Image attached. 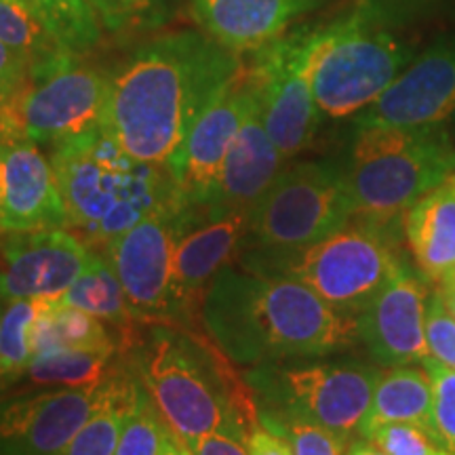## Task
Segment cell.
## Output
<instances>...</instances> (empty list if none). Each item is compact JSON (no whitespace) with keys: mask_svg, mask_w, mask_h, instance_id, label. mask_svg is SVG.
I'll return each mask as SVG.
<instances>
[{"mask_svg":"<svg viewBox=\"0 0 455 455\" xmlns=\"http://www.w3.org/2000/svg\"><path fill=\"white\" fill-rule=\"evenodd\" d=\"M432 384L430 375L418 365L388 367L379 373L371 405L361 422L358 435L365 439L369 432L384 424H419L430 430ZM432 432V430H430Z\"/></svg>","mask_w":455,"mask_h":455,"instance_id":"603a6c76","label":"cell"},{"mask_svg":"<svg viewBox=\"0 0 455 455\" xmlns=\"http://www.w3.org/2000/svg\"><path fill=\"white\" fill-rule=\"evenodd\" d=\"M251 430L226 428L209 432L192 443L195 455H247V436Z\"/></svg>","mask_w":455,"mask_h":455,"instance_id":"8d00e7d4","label":"cell"},{"mask_svg":"<svg viewBox=\"0 0 455 455\" xmlns=\"http://www.w3.org/2000/svg\"><path fill=\"white\" fill-rule=\"evenodd\" d=\"M428 289L405 264L358 315V338L382 367L422 363L430 356L426 341Z\"/></svg>","mask_w":455,"mask_h":455,"instance_id":"e0dca14e","label":"cell"},{"mask_svg":"<svg viewBox=\"0 0 455 455\" xmlns=\"http://www.w3.org/2000/svg\"><path fill=\"white\" fill-rule=\"evenodd\" d=\"M379 369L365 363H266L249 373L259 409L323 426L350 441L371 405Z\"/></svg>","mask_w":455,"mask_h":455,"instance_id":"52a82bcc","label":"cell"},{"mask_svg":"<svg viewBox=\"0 0 455 455\" xmlns=\"http://www.w3.org/2000/svg\"><path fill=\"white\" fill-rule=\"evenodd\" d=\"M329 0H188V7L213 41L235 53H253L275 41L299 17L323 9Z\"/></svg>","mask_w":455,"mask_h":455,"instance_id":"ffe728a7","label":"cell"},{"mask_svg":"<svg viewBox=\"0 0 455 455\" xmlns=\"http://www.w3.org/2000/svg\"><path fill=\"white\" fill-rule=\"evenodd\" d=\"M55 299L60 304L89 312L108 325H116L121 329H131L133 321H138L131 312L121 278L116 276L112 264L93 253H91L89 264L84 266L81 276L70 284V289L64 295Z\"/></svg>","mask_w":455,"mask_h":455,"instance_id":"d4e9b609","label":"cell"},{"mask_svg":"<svg viewBox=\"0 0 455 455\" xmlns=\"http://www.w3.org/2000/svg\"><path fill=\"white\" fill-rule=\"evenodd\" d=\"M426 341L435 361L455 369V315L439 291L428 295L426 308Z\"/></svg>","mask_w":455,"mask_h":455,"instance_id":"d590c367","label":"cell"},{"mask_svg":"<svg viewBox=\"0 0 455 455\" xmlns=\"http://www.w3.org/2000/svg\"><path fill=\"white\" fill-rule=\"evenodd\" d=\"M32 60L13 47L0 43V87L20 89L30 74Z\"/></svg>","mask_w":455,"mask_h":455,"instance_id":"74e56055","label":"cell"},{"mask_svg":"<svg viewBox=\"0 0 455 455\" xmlns=\"http://www.w3.org/2000/svg\"><path fill=\"white\" fill-rule=\"evenodd\" d=\"M247 455H293V451L281 435L258 424L247 436Z\"/></svg>","mask_w":455,"mask_h":455,"instance_id":"ab89813d","label":"cell"},{"mask_svg":"<svg viewBox=\"0 0 455 455\" xmlns=\"http://www.w3.org/2000/svg\"><path fill=\"white\" fill-rule=\"evenodd\" d=\"M3 306H4V304H3V301H0V315H3Z\"/></svg>","mask_w":455,"mask_h":455,"instance_id":"f6af8a7d","label":"cell"},{"mask_svg":"<svg viewBox=\"0 0 455 455\" xmlns=\"http://www.w3.org/2000/svg\"><path fill=\"white\" fill-rule=\"evenodd\" d=\"M141 382L169 428L188 445L209 432L259 424L258 409L243 392L228 388L212 355L175 333H152L141 356Z\"/></svg>","mask_w":455,"mask_h":455,"instance_id":"5b68a950","label":"cell"},{"mask_svg":"<svg viewBox=\"0 0 455 455\" xmlns=\"http://www.w3.org/2000/svg\"><path fill=\"white\" fill-rule=\"evenodd\" d=\"M243 64V55L203 30L148 38L108 72L101 129L138 161L169 167L196 118Z\"/></svg>","mask_w":455,"mask_h":455,"instance_id":"6da1fadb","label":"cell"},{"mask_svg":"<svg viewBox=\"0 0 455 455\" xmlns=\"http://www.w3.org/2000/svg\"><path fill=\"white\" fill-rule=\"evenodd\" d=\"M355 218L344 169L331 161H301L283 169L249 220L264 251H293L341 230Z\"/></svg>","mask_w":455,"mask_h":455,"instance_id":"ba28073f","label":"cell"},{"mask_svg":"<svg viewBox=\"0 0 455 455\" xmlns=\"http://www.w3.org/2000/svg\"><path fill=\"white\" fill-rule=\"evenodd\" d=\"M455 123V38H443L355 118V129H447Z\"/></svg>","mask_w":455,"mask_h":455,"instance_id":"5bb4252c","label":"cell"},{"mask_svg":"<svg viewBox=\"0 0 455 455\" xmlns=\"http://www.w3.org/2000/svg\"><path fill=\"white\" fill-rule=\"evenodd\" d=\"M398 15L392 0H356L318 26L312 89L323 116H356L415 60L411 43L398 32Z\"/></svg>","mask_w":455,"mask_h":455,"instance_id":"3957f363","label":"cell"},{"mask_svg":"<svg viewBox=\"0 0 455 455\" xmlns=\"http://www.w3.org/2000/svg\"><path fill=\"white\" fill-rule=\"evenodd\" d=\"M258 419L261 426L281 435L291 445L293 455H344L346 443H348L344 436L323 426L268 411V409H258Z\"/></svg>","mask_w":455,"mask_h":455,"instance_id":"d6a6232c","label":"cell"},{"mask_svg":"<svg viewBox=\"0 0 455 455\" xmlns=\"http://www.w3.org/2000/svg\"><path fill=\"white\" fill-rule=\"evenodd\" d=\"M51 164L60 181L66 226L91 238L112 207L131 190L144 169L98 127L51 146Z\"/></svg>","mask_w":455,"mask_h":455,"instance_id":"8fae6325","label":"cell"},{"mask_svg":"<svg viewBox=\"0 0 455 455\" xmlns=\"http://www.w3.org/2000/svg\"><path fill=\"white\" fill-rule=\"evenodd\" d=\"M89 259L81 238L61 228L9 235L0 247V301L60 298Z\"/></svg>","mask_w":455,"mask_h":455,"instance_id":"2e32d148","label":"cell"},{"mask_svg":"<svg viewBox=\"0 0 455 455\" xmlns=\"http://www.w3.org/2000/svg\"><path fill=\"white\" fill-rule=\"evenodd\" d=\"M24 3L49 28L66 53H91L104 41L106 30L91 0H24Z\"/></svg>","mask_w":455,"mask_h":455,"instance_id":"484cf974","label":"cell"},{"mask_svg":"<svg viewBox=\"0 0 455 455\" xmlns=\"http://www.w3.org/2000/svg\"><path fill=\"white\" fill-rule=\"evenodd\" d=\"M106 325L101 318L81 308L60 304L57 299H43L34 325V356L61 348H116Z\"/></svg>","mask_w":455,"mask_h":455,"instance_id":"cb8c5ba5","label":"cell"},{"mask_svg":"<svg viewBox=\"0 0 455 455\" xmlns=\"http://www.w3.org/2000/svg\"><path fill=\"white\" fill-rule=\"evenodd\" d=\"M135 379L114 375L112 388L98 411L87 419L60 455H114L133 403Z\"/></svg>","mask_w":455,"mask_h":455,"instance_id":"4316f807","label":"cell"},{"mask_svg":"<svg viewBox=\"0 0 455 455\" xmlns=\"http://www.w3.org/2000/svg\"><path fill=\"white\" fill-rule=\"evenodd\" d=\"M20 3H24V0H20ZM24 4H26V3H24Z\"/></svg>","mask_w":455,"mask_h":455,"instance_id":"bcb514c9","label":"cell"},{"mask_svg":"<svg viewBox=\"0 0 455 455\" xmlns=\"http://www.w3.org/2000/svg\"><path fill=\"white\" fill-rule=\"evenodd\" d=\"M158 455H195V449L188 445V443L181 439L178 432L171 430L167 426Z\"/></svg>","mask_w":455,"mask_h":455,"instance_id":"60d3db41","label":"cell"},{"mask_svg":"<svg viewBox=\"0 0 455 455\" xmlns=\"http://www.w3.org/2000/svg\"><path fill=\"white\" fill-rule=\"evenodd\" d=\"M17 91L20 89L0 87V146L26 140L17 114Z\"/></svg>","mask_w":455,"mask_h":455,"instance_id":"f35d334b","label":"cell"},{"mask_svg":"<svg viewBox=\"0 0 455 455\" xmlns=\"http://www.w3.org/2000/svg\"><path fill=\"white\" fill-rule=\"evenodd\" d=\"M344 455H388V453L382 451V449L375 445L373 441L363 439L361 436V441L352 443V445L344 451Z\"/></svg>","mask_w":455,"mask_h":455,"instance_id":"b9f144b4","label":"cell"},{"mask_svg":"<svg viewBox=\"0 0 455 455\" xmlns=\"http://www.w3.org/2000/svg\"><path fill=\"white\" fill-rule=\"evenodd\" d=\"M180 203L156 209L106 244L108 261L138 321H163L178 312L173 293V255L181 221Z\"/></svg>","mask_w":455,"mask_h":455,"instance_id":"7c38bea8","label":"cell"},{"mask_svg":"<svg viewBox=\"0 0 455 455\" xmlns=\"http://www.w3.org/2000/svg\"><path fill=\"white\" fill-rule=\"evenodd\" d=\"M203 323L238 365L325 356L355 346L358 316L344 315L308 284L258 270H220L203 295Z\"/></svg>","mask_w":455,"mask_h":455,"instance_id":"7a4b0ae2","label":"cell"},{"mask_svg":"<svg viewBox=\"0 0 455 455\" xmlns=\"http://www.w3.org/2000/svg\"><path fill=\"white\" fill-rule=\"evenodd\" d=\"M432 384L430 430L447 449L455 453V369L426 356L422 361Z\"/></svg>","mask_w":455,"mask_h":455,"instance_id":"836d02e7","label":"cell"},{"mask_svg":"<svg viewBox=\"0 0 455 455\" xmlns=\"http://www.w3.org/2000/svg\"><path fill=\"white\" fill-rule=\"evenodd\" d=\"M66 226V207L51 158L38 144L0 146V235Z\"/></svg>","mask_w":455,"mask_h":455,"instance_id":"ac0fdd59","label":"cell"},{"mask_svg":"<svg viewBox=\"0 0 455 455\" xmlns=\"http://www.w3.org/2000/svg\"><path fill=\"white\" fill-rule=\"evenodd\" d=\"M272 275L298 278L344 315L358 316L403 266L388 224L361 220L293 251H266Z\"/></svg>","mask_w":455,"mask_h":455,"instance_id":"8992f818","label":"cell"},{"mask_svg":"<svg viewBox=\"0 0 455 455\" xmlns=\"http://www.w3.org/2000/svg\"><path fill=\"white\" fill-rule=\"evenodd\" d=\"M164 430H167V422L163 419L155 401L146 388H141L140 382H135L133 403H131V411L114 455H158Z\"/></svg>","mask_w":455,"mask_h":455,"instance_id":"1f68e13d","label":"cell"},{"mask_svg":"<svg viewBox=\"0 0 455 455\" xmlns=\"http://www.w3.org/2000/svg\"><path fill=\"white\" fill-rule=\"evenodd\" d=\"M284 161L287 158L278 152L264 127L258 89L221 167L212 203L204 209L212 213H243L251 220L261 196L284 169Z\"/></svg>","mask_w":455,"mask_h":455,"instance_id":"d6986e66","label":"cell"},{"mask_svg":"<svg viewBox=\"0 0 455 455\" xmlns=\"http://www.w3.org/2000/svg\"><path fill=\"white\" fill-rule=\"evenodd\" d=\"M405 235L426 278L441 281L455 270V173L409 209Z\"/></svg>","mask_w":455,"mask_h":455,"instance_id":"7402d4cb","label":"cell"},{"mask_svg":"<svg viewBox=\"0 0 455 455\" xmlns=\"http://www.w3.org/2000/svg\"><path fill=\"white\" fill-rule=\"evenodd\" d=\"M108 72L83 55L55 53L32 64L17 91V114L26 140L55 146L98 127L106 104Z\"/></svg>","mask_w":455,"mask_h":455,"instance_id":"30bf717a","label":"cell"},{"mask_svg":"<svg viewBox=\"0 0 455 455\" xmlns=\"http://www.w3.org/2000/svg\"><path fill=\"white\" fill-rule=\"evenodd\" d=\"M318 26L291 28L249 53V68L259 83L264 127L287 161L308 150L323 116L312 89Z\"/></svg>","mask_w":455,"mask_h":455,"instance_id":"9c48e42d","label":"cell"},{"mask_svg":"<svg viewBox=\"0 0 455 455\" xmlns=\"http://www.w3.org/2000/svg\"><path fill=\"white\" fill-rule=\"evenodd\" d=\"M439 284H441V289H439L441 298L445 299L447 308L455 315V270L449 272L445 278H441Z\"/></svg>","mask_w":455,"mask_h":455,"instance_id":"7bdbcfd3","label":"cell"},{"mask_svg":"<svg viewBox=\"0 0 455 455\" xmlns=\"http://www.w3.org/2000/svg\"><path fill=\"white\" fill-rule=\"evenodd\" d=\"M91 4L106 34L114 36L155 32L173 20L178 7L175 0H91Z\"/></svg>","mask_w":455,"mask_h":455,"instance_id":"4dcf8cb0","label":"cell"},{"mask_svg":"<svg viewBox=\"0 0 455 455\" xmlns=\"http://www.w3.org/2000/svg\"><path fill=\"white\" fill-rule=\"evenodd\" d=\"M3 384H4V379H3V375H0V388H3Z\"/></svg>","mask_w":455,"mask_h":455,"instance_id":"ee69618b","label":"cell"},{"mask_svg":"<svg viewBox=\"0 0 455 455\" xmlns=\"http://www.w3.org/2000/svg\"><path fill=\"white\" fill-rule=\"evenodd\" d=\"M258 78L249 64L204 108L181 148L169 163L181 209H204L212 203L221 167L238 129L258 95Z\"/></svg>","mask_w":455,"mask_h":455,"instance_id":"4fadbf2b","label":"cell"},{"mask_svg":"<svg viewBox=\"0 0 455 455\" xmlns=\"http://www.w3.org/2000/svg\"><path fill=\"white\" fill-rule=\"evenodd\" d=\"M203 224L192 228L181 218L173 255V293L181 306L190 304L201 291H207L221 268L249 230V218L243 213H212L201 209Z\"/></svg>","mask_w":455,"mask_h":455,"instance_id":"44dd1931","label":"cell"},{"mask_svg":"<svg viewBox=\"0 0 455 455\" xmlns=\"http://www.w3.org/2000/svg\"><path fill=\"white\" fill-rule=\"evenodd\" d=\"M43 299L4 301L0 315V375L15 379L24 375L34 358V325Z\"/></svg>","mask_w":455,"mask_h":455,"instance_id":"83f0119b","label":"cell"},{"mask_svg":"<svg viewBox=\"0 0 455 455\" xmlns=\"http://www.w3.org/2000/svg\"><path fill=\"white\" fill-rule=\"evenodd\" d=\"M116 348H61L32 358L26 375L36 384L89 386L104 379V371Z\"/></svg>","mask_w":455,"mask_h":455,"instance_id":"f1b7e54d","label":"cell"},{"mask_svg":"<svg viewBox=\"0 0 455 455\" xmlns=\"http://www.w3.org/2000/svg\"><path fill=\"white\" fill-rule=\"evenodd\" d=\"M455 173L449 129H358L344 169L356 220L388 224Z\"/></svg>","mask_w":455,"mask_h":455,"instance_id":"277c9868","label":"cell"},{"mask_svg":"<svg viewBox=\"0 0 455 455\" xmlns=\"http://www.w3.org/2000/svg\"><path fill=\"white\" fill-rule=\"evenodd\" d=\"M365 439L388 455H455L419 424H384L369 432Z\"/></svg>","mask_w":455,"mask_h":455,"instance_id":"e575fe53","label":"cell"},{"mask_svg":"<svg viewBox=\"0 0 455 455\" xmlns=\"http://www.w3.org/2000/svg\"><path fill=\"white\" fill-rule=\"evenodd\" d=\"M112 379L61 386L0 405V455H60L106 401Z\"/></svg>","mask_w":455,"mask_h":455,"instance_id":"9a60e30c","label":"cell"},{"mask_svg":"<svg viewBox=\"0 0 455 455\" xmlns=\"http://www.w3.org/2000/svg\"><path fill=\"white\" fill-rule=\"evenodd\" d=\"M0 43L30 57L32 64L64 51L38 15L20 0H0Z\"/></svg>","mask_w":455,"mask_h":455,"instance_id":"f546056e","label":"cell"}]
</instances>
